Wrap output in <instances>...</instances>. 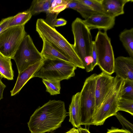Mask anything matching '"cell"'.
Masks as SVG:
<instances>
[{"label":"cell","mask_w":133,"mask_h":133,"mask_svg":"<svg viewBox=\"0 0 133 133\" xmlns=\"http://www.w3.org/2000/svg\"><path fill=\"white\" fill-rule=\"evenodd\" d=\"M32 16L31 12L27 10L18 13L12 16L9 22L7 28L13 26L25 25L30 19Z\"/></svg>","instance_id":"cell-20"},{"label":"cell","mask_w":133,"mask_h":133,"mask_svg":"<svg viewBox=\"0 0 133 133\" xmlns=\"http://www.w3.org/2000/svg\"><path fill=\"white\" fill-rule=\"evenodd\" d=\"M97 75L94 74L85 79L80 92L81 124L91 125L96 111L95 88Z\"/></svg>","instance_id":"cell-5"},{"label":"cell","mask_w":133,"mask_h":133,"mask_svg":"<svg viewBox=\"0 0 133 133\" xmlns=\"http://www.w3.org/2000/svg\"><path fill=\"white\" fill-rule=\"evenodd\" d=\"M65 133H79L78 129L74 127Z\"/></svg>","instance_id":"cell-35"},{"label":"cell","mask_w":133,"mask_h":133,"mask_svg":"<svg viewBox=\"0 0 133 133\" xmlns=\"http://www.w3.org/2000/svg\"><path fill=\"white\" fill-rule=\"evenodd\" d=\"M67 5H60L55 6L51 8H49L48 11L58 15L61 11L66 8Z\"/></svg>","instance_id":"cell-28"},{"label":"cell","mask_w":133,"mask_h":133,"mask_svg":"<svg viewBox=\"0 0 133 133\" xmlns=\"http://www.w3.org/2000/svg\"><path fill=\"white\" fill-rule=\"evenodd\" d=\"M11 59L6 57L0 53V77L8 80L14 79V71Z\"/></svg>","instance_id":"cell-18"},{"label":"cell","mask_w":133,"mask_h":133,"mask_svg":"<svg viewBox=\"0 0 133 133\" xmlns=\"http://www.w3.org/2000/svg\"><path fill=\"white\" fill-rule=\"evenodd\" d=\"M106 133H131L128 130L123 129H119L118 128L112 127L110 129H108Z\"/></svg>","instance_id":"cell-32"},{"label":"cell","mask_w":133,"mask_h":133,"mask_svg":"<svg viewBox=\"0 0 133 133\" xmlns=\"http://www.w3.org/2000/svg\"><path fill=\"white\" fill-rule=\"evenodd\" d=\"M42 60L31 65L18 74L17 79L13 89L11 91V96L18 93L30 79L42 64Z\"/></svg>","instance_id":"cell-13"},{"label":"cell","mask_w":133,"mask_h":133,"mask_svg":"<svg viewBox=\"0 0 133 133\" xmlns=\"http://www.w3.org/2000/svg\"><path fill=\"white\" fill-rule=\"evenodd\" d=\"M119 37L130 57L133 58V28L124 30L120 33Z\"/></svg>","instance_id":"cell-19"},{"label":"cell","mask_w":133,"mask_h":133,"mask_svg":"<svg viewBox=\"0 0 133 133\" xmlns=\"http://www.w3.org/2000/svg\"><path fill=\"white\" fill-rule=\"evenodd\" d=\"M12 17L11 16L3 18L0 21V34L7 28L9 22Z\"/></svg>","instance_id":"cell-30"},{"label":"cell","mask_w":133,"mask_h":133,"mask_svg":"<svg viewBox=\"0 0 133 133\" xmlns=\"http://www.w3.org/2000/svg\"><path fill=\"white\" fill-rule=\"evenodd\" d=\"M94 41L97 63L101 70L110 75L114 72L115 58L111 40L106 31L97 33Z\"/></svg>","instance_id":"cell-6"},{"label":"cell","mask_w":133,"mask_h":133,"mask_svg":"<svg viewBox=\"0 0 133 133\" xmlns=\"http://www.w3.org/2000/svg\"><path fill=\"white\" fill-rule=\"evenodd\" d=\"M91 56L93 59V62L92 63V68L94 69V67L97 65V53L94 44V41H92V46L91 51Z\"/></svg>","instance_id":"cell-29"},{"label":"cell","mask_w":133,"mask_h":133,"mask_svg":"<svg viewBox=\"0 0 133 133\" xmlns=\"http://www.w3.org/2000/svg\"><path fill=\"white\" fill-rule=\"evenodd\" d=\"M67 21L65 19L62 18H56L54 21L53 23V28L58 27L65 25L67 23Z\"/></svg>","instance_id":"cell-31"},{"label":"cell","mask_w":133,"mask_h":133,"mask_svg":"<svg viewBox=\"0 0 133 133\" xmlns=\"http://www.w3.org/2000/svg\"><path fill=\"white\" fill-rule=\"evenodd\" d=\"M42 82L46 88V91L51 95L60 94L61 89L60 81L43 79Z\"/></svg>","instance_id":"cell-22"},{"label":"cell","mask_w":133,"mask_h":133,"mask_svg":"<svg viewBox=\"0 0 133 133\" xmlns=\"http://www.w3.org/2000/svg\"><path fill=\"white\" fill-rule=\"evenodd\" d=\"M6 86L3 83L0 78V100L3 98V91Z\"/></svg>","instance_id":"cell-33"},{"label":"cell","mask_w":133,"mask_h":133,"mask_svg":"<svg viewBox=\"0 0 133 133\" xmlns=\"http://www.w3.org/2000/svg\"><path fill=\"white\" fill-rule=\"evenodd\" d=\"M12 59L15 62L19 74L29 66L42 60L43 58L30 35H27L22 41Z\"/></svg>","instance_id":"cell-8"},{"label":"cell","mask_w":133,"mask_h":133,"mask_svg":"<svg viewBox=\"0 0 133 133\" xmlns=\"http://www.w3.org/2000/svg\"><path fill=\"white\" fill-rule=\"evenodd\" d=\"M70 0H50L49 8H51L55 6L60 5H66Z\"/></svg>","instance_id":"cell-27"},{"label":"cell","mask_w":133,"mask_h":133,"mask_svg":"<svg viewBox=\"0 0 133 133\" xmlns=\"http://www.w3.org/2000/svg\"><path fill=\"white\" fill-rule=\"evenodd\" d=\"M115 80V77L102 71L97 75L95 88L96 111L101 106L113 88Z\"/></svg>","instance_id":"cell-10"},{"label":"cell","mask_w":133,"mask_h":133,"mask_svg":"<svg viewBox=\"0 0 133 133\" xmlns=\"http://www.w3.org/2000/svg\"><path fill=\"white\" fill-rule=\"evenodd\" d=\"M117 107L118 111H124L133 115V99L119 97Z\"/></svg>","instance_id":"cell-24"},{"label":"cell","mask_w":133,"mask_h":133,"mask_svg":"<svg viewBox=\"0 0 133 133\" xmlns=\"http://www.w3.org/2000/svg\"><path fill=\"white\" fill-rule=\"evenodd\" d=\"M74 38L72 44L75 52L82 61L87 72L92 70L93 58L91 56L92 41L90 30L83 20L77 17L71 24Z\"/></svg>","instance_id":"cell-3"},{"label":"cell","mask_w":133,"mask_h":133,"mask_svg":"<svg viewBox=\"0 0 133 133\" xmlns=\"http://www.w3.org/2000/svg\"><path fill=\"white\" fill-rule=\"evenodd\" d=\"M50 5V0H34L27 10L32 15L42 12L46 14L48 11Z\"/></svg>","instance_id":"cell-21"},{"label":"cell","mask_w":133,"mask_h":133,"mask_svg":"<svg viewBox=\"0 0 133 133\" xmlns=\"http://www.w3.org/2000/svg\"><path fill=\"white\" fill-rule=\"evenodd\" d=\"M42 41L43 47L41 53L43 59H57L72 64L68 58L49 43L44 40Z\"/></svg>","instance_id":"cell-16"},{"label":"cell","mask_w":133,"mask_h":133,"mask_svg":"<svg viewBox=\"0 0 133 133\" xmlns=\"http://www.w3.org/2000/svg\"><path fill=\"white\" fill-rule=\"evenodd\" d=\"M77 68L73 64L61 60L44 59L32 78L38 77L60 81L68 80L75 76Z\"/></svg>","instance_id":"cell-4"},{"label":"cell","mask_w":133,"mask_h":133,"mask_svg":"<svg viewBox=\"0 0 133 133\" xmlns=\"http://www.w3.org/2000/svg\"><path fill=\"white\" fill-rule=\"evenodd\" d=\"M133 1L132 0H102L103 13L115 18L124 14V8L126 3Z\"/></svg>","instance_id":"cell-14"},{"label":"cell","mask_w":133,"mask_h":133,"mask_svg":"<svg viewBox=\"0 0 133 133\" xmlns=\"http://www.w3.org/2000/svg\"><path fill=\"white\" fill-rule=\"evenodd\" d=\"M66 8L71 9L76 11L85 19L94 15L99 13L78 0H70L67 5Z\"/></svg>","instance_id":"cell-17"},{"label":"cell","mask_w":133,"mask_h":133,"mask_svg":"<svg viewBox=\"0 0 133 133\" xmlns=\"http://www.w3.org/2000/svg\"><path fill=\"white\" fill-rule=\"evenodd\" d=\"M27 35L25 25L10 27L0 34V53L12 59L22 41Z\"/></svg>","instance_id":"cell-9"},{"label":"cell","mask_w":133,"mask_h":133,"mask_svg":"<svg viewBox=\"0 0 133 133\" xmlns=\"http://www.w3.org/2000/svg\"><path fill=\"white\" fill-rule=\"evenodd\" d=\"M119 97L133 99V81L123 80Z\"/></svg>","instance_id":"cell-23"},{"label":"cell","mask_w":133,"mask_h":133,"mask_svg":"<svg viewBox=\"0 0 133 133\" xmlns=\"http://www.w3.org/2000/svg\"><path fill=\"white\" fill-rule=\"evenodd\" d=\"M80 92L74 95L69 110V121L73 127L78 129L81 127V113L80 102Z\"/></svg>","instance_id":"cell-15"},{"label":"cell","mask_w":133,"mask_h":133,"mask_svg":"<svg viewBox=\"0 0 133 133\" xmlns=\"http://www.w3.org/2000/svg\"><path fill=\"white\" fill-rule=\"evenodd\" d=\"M64 102L50 100L39 107L30 116L28 123L31 133H45L56 130L61 127L68 115Z\"/></svg>","instance_id":"cell-1"},{"label":"cell","mask_w":133,"mask_h":133,"mask_svg":"<svg viewBox=\"0 0 133 133\" xmlns=\"http://www.w3.org/2000/svg\"><path fill=\"white\" fill-rule=\"evenodd\" d=\"M85 25L91 30L97 29L104 31L112 29L115 23V18L104 14L97 13L83 20Z\"/></svg>","instance_id":"cell-11"},{"label":"cell","mask_w":133,"mask_h":133,"mask_svg":"<svg viewBox=\"0 0 133 133\" xmlns=\"http://www.w3.org/2000/svg\"><path fill=\"white\" fill-rule=\"evenodd\" d=\"M95 11L103 14L102 6V0H78Z\"/></svg>","instance_id":"cell-25"},{"label":"cell","mask_w":133,"mask_h":133,"mask_svg":"<svg viewBox=\"0 0 133 133\" xmlns=\"http://www.w3.org/2000/svg\"></svg>","instance_id":"cell-36"},{"label":"cell","mask_w":133,"mask_h":133,"mask_svg":"<svg viewBox=\"0 0 133 133\" xmlns=\"http://www.w3.org/2000/svg\"><path fill=\"white\" fill-rule=\"evenodd\" d=\"M123 82V80L116 76L115 84L101 106L96 111L91 125H103L107 118L115 116L118 111L117 102Z\"/></svg>","instance_id":"cell-7"},{"label":"cell","mask_w":133,"mask_h":133,"mask_svg":"<svg viewBox=\"0 0 133 133\" xmlns=\"http://www.w3.org/2000/svg\"><path fill=\"white\" fill-rule=\"evenodd\" d=\"M115 116L117 117L124 129H126L133 133V125L127 120L120 113L117 112Z\"/></svg>","instance_id":"cell-26"},{"label":"cell","mask_w":133,"mask_h":133,"mask_svg":"<svg viewBox=\"0 0 133 133\" xmlns=\"http://www.w3.org/2000/svg\"><path fill=\"white\" fill-rule=\"evenodd\" d=\"M36 30L42 40L49 43L68 58L72 63L83 69V64L75 51L72 44L55 29L51 26L43 19H38L36 22Z\"/></svg>","instance_id":"cell-2"},{"label":"cell","mask_w":133,"mask_h":133,"mask_svg":"<svg viewBox=\"0 0 133 133\" xmlns=\"http://www.w3.org/2000/svg\"><path fill=\"white\" fill-rule=\"evenodd\" d=\"M79 133H91L89 130L86 128H84L81 127L78 129Z\"/></svg>","instance_id":"cell-34"},{"label":"cell","mask_w":133,"mask_h":133,"mask_svg":"<svg viewBox=\"0 0 133 133\" xmlns=\"http://www.w3.org/2000/svg\"><path fill=\"white\" fill-rule=\"evenodd\" d=\"M123 80L133 81V58L120 56L115 59L114 72Z\"/></svg>","instance_id":"cell-12"}]
</instances>
